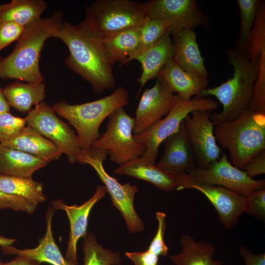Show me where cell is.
Returning a JSON list of instances; mask_svg holds the SVG:
<instances>
[{
    "mask_svg": "<svg viewBox=\"0 0 265 265\" xmlns=\"http://www.w3.org/2000/svg\"><path fill=\"white\" fill-rule=\"evenodd\" d=\"M68 48L65 63L69 69L81 76L92 86L95 94L113 89L114 63L102 39L84 19L77 25L63 22L55 35Z\"/></svg>",
    "mask_w": 265,
    "mask_h": 265,
    "instance_id": "6da1fadb",
    "label": "cell"
},
{
    "mask_svg": "<svg viewBox=\"0 0 265 265\" xmlns=\"http://www.w3.org/2000/svg\"><path fill=\"white\" fill-rule=\"evenodd\" d=\"M63 23V13L56 11L26 26L13 51L6 57H0V78L43 82L39 68L41 51L46 41L55 37Z\"/></svg>",
    "mask_w": 265,
    "mask_h": 265,
    "instance_id": "7a4b0ae2",
    "label": "cell"
},
{
    "mask_svg": "<svg viewBox=\"0 0 265 265\" xmlns=\"http://www.w3.org/2000/svg\"><path fill=\"white\" fill-rule=\"evenodd\" d=\"M227 54L234 67L233 77L217 86L205 89L197 95L202 97L213 96L222 104V111L210 116L215 126L234 121L250 109L260 68V58L251 60L245 51L229 49Z\"/></svg>",
    "mask_w": 265,
    "mask_h": 265,
    "instance_id": "3957f363",
    "label": "cell"
},
{
    "mask_svg": "<svg viewBox=\"0 0 265 265\" xmlns=\"http://www.w3.org/2000/svg\"><path fill=\"white\" fill-rule=\"evenodd\" d=\"M129 98L128 91L119 86L110 95L94 101L71 105L62 100L55 103L52 107L74 127L80 147L85 151L100 138L102 122L118 108L127 105Z\"/></svg>",
    "mask_w": 265,
    "mask_h": 265,
    "instance_id": "277c9868",
    "label": "cell"
},
{
    "mask_svg": "<svg viewBox=\"0 0 265 265\" xmlns=\"http://www.w3.org/2000/svg\"><path fill=\"white\" fill-rule=\"evenodd\" d=\"M214 133L229 151L232 164L241 170L252 157L265 150V112L249 109L234 121L216 125Z\"/></svg>",
    "mask_w": 265,
    "mask_h": 265,
    "instance_id": "5b68a950",
    "label": "cell"
},
{
    "mask_svg": "<svg viewBox=\"0 0 265 265\" xmlns=\"http://www.w3.org/2000/svg\"><path fill=\"white\" fill-rule=\"evenodd\" d=\"M86 18L102 40L140 27L148 19L145 2L132 0H98L85 7Z\"/></svg>",
    "mask_w": 265,
    "mask_h": 265,
    "instance_id": "8992f818",
    "label": "cell"
},
{
    "mask_svg": "<svg viewBox=\"0 0 265 265\" xmlns=\"http://www.w3.org/2000/svg\"><path fill=\"white\" fill-rule=\"evenodd\" d=\"M218 104L210 97L198 95L185 101L176 95L173 106L169 113L146 131L134 134L135 141L145 146L140 157L145 161L155 164L160 145L179 129L181 122L195 110L212 111L217 108Z\"/></svg>",
    "mask_w": 265,
    "mask_h": 265,
    "instance_id": "52a82bcc",
    "label": "cell"
},
{
    "mask_svg": "<svg viewBox=\"0 0 265 265\" xmlns=\"http://www.w3.org/2000/svg\"><path fill=\"white\" fill-rule=\"evenodd\" d=\"M179 183L177 190L199 184L222 186L244 196L265 187V180L249 177L243 170L231 164L225 154L207 168L196 167L179 173Z\"/></svg>",
    "mask_w": 265,
    "mask_h": 265,
    "instance_id": "ba28073f",
    "label": "cell"
},
{
    "mask_svg": "<svg viewBox=\"0 0 265 265\" xmlns=\"http://www.w3.org/2000/svg\"><path fill=\"white\" fill-rule=\"evenodd\" d=\"M107 155L105 150L91 147L83 150L80 163L89 164L95 170L110 195L112 204L123 216L129 231L132 233L141 232L144 230V224L133 204L138 187L130 183L122 184L106 172L103 162Z\"/></svg>",
    "mask_w": 265,
    "mask_h": 265,
    "instance_id": "9c48e42d",
    "label": "cell"
},
{
    "mask_svg": "<svg viewBox=\"0 0 265 265\" xmlns=\"http://www.w3.org/2000/svg\"><path fill=\"white\" fill-rule=\"evenodd\" d=\"M107 118L106 131L91 147L106 151L110 160L120 165L141 157L145 146L133 137L134 117L121 107Z\"/></svg>",
    "mask_w": 265,
    "mask_h": 265,
    "instance_id": "30bf717a",
    "label": "cell"
},
{
    "mask_svg": "<svg viewBox=\"0 0 265 265\" xmlns=\"http://www.w3.org/2000/svg\"><path fill=\"white\" fill-rule=\"evenodd\" d=\"M25 119L27 126L52 142L62 154H65L71 164L80 163L82 150L77 134L57 116L52 106L41 102L28 112Z\"/></svg>",
    "mask_w": 265,
    "mask_h": 265,
    "instance_id": "8fae6325",
    "label": "cell"
},
{
    "mask_svg": "<svg viewBox=\"0 0 265 265\" xmlns=\"http://www.w3.org/2000/svg\"><path fill=\"white\" fill-rule=\"evenodd\" d=\"M145 4L149 18L170 23L169 30L172 36L198 26L209 28V18L195 0H152Z\"/></svg>",
    "mask_w": 265,
    "mask_h": 265,
    "instance_id": "7c38bea8",
    "label": "cell"
},
{
    "mask_svg": "<svg viewBox=\"0 0 265 265\" xmlns=\"http://www.w3.org/2000/svg\"><path fill=\"white\" fill-rule=\"evenodd\" d=\"M184 120L185 129L196 160V167L208 168L220 157L221 149L216 142L214 125L209 111L195 110Z\"/></svg>",
    "mask_w": 265,
    "mask_h": 265,
    "instance_id": "4fadbf2b",
    "label": "cell"
},
{
    "mask_svg": "<svg viewBox=\"0 0 265 265\" xmlns=\"http://www.w3.org/2000/svg\"><path fill=\"white\" fill-rule=\"evenodd\" d=\"M156 78L154 85L145 89L141 96L134 117V134L146 131L161 119L174 104L176 95L161 76Z\"/></svg>",
    "mask_w": 265,
    "mask_h": 265,
    "instance_id": "5bb4252c",
    "label": "cell"
},
{
    "mask_svg": "<svg viewBox=\"0 0 265 265\" xmlns=\"http://www.w3.org/2000/svg\"><path fill=\"white\" fill-rule=\"evenodd\" d=\"M107 193L103 185L98 186L93 195L81 205L69 206L64 201L55 199L52 201L54 210L65 211L70 222V232L65 254L69 262L78 264L77 260V243L79 239L87 234L88 219L91 210L97 202L106 196Z\"/></svg>",
    "mask_w": 265,
    "mask_h": 265,
    "instance_id": "9a60e30c",
    "label": "cell"
},
{
    "mask_svg": "<svg viewBox=\"0 0 265 265\" xmlns=\"http://www.w3.org/2000/svg\"><path fill=\"white\" fill-rule=\"evenodd\" d=\"M188 188L203 193L214 207L219 220L227 229H233L244 212L245 196L228 188L215 186L192 185Z\"/></svg>",
    "mask_w": 265,
    "mask_h": 265,
    "instance_id": "2e32d148",
    "label": "cell"
},
{
    "mask_svg": "<svg viewBox=\"0 0 265 265\" xmlns=\"http://www.w3.org/2000/svg\"><path fill=\"white\" fill-rule=\"evenodd\" d=\"M162 158L157 166L172 173L186 172L196 167L194 154L183 120L178 131L165 141Z\"/></svg>",
    "mask_w": 265,
    "mask_h": 265,
    "instance_id": "e0dca14e",
    "label": "cell"
},
{
    "mask_svg": "<svg viewBox=\"0 0 265 265\" xmlns=\"http://www.w3.org/2000/svg\"><path fill=\"white\" fill-rule=\"evenodd\" d=\"M174 47L168 29L154 44L134 57L141 64L142 73L138 80L141 89L150 80L156 78L164 66L173 58Z\"/></svg>",
    "mask_w": 265,
    "mask_h": 265,
    "instance_id": "ac0fdd59",
    "label": "cell"
},
{
    "mask_svg": "<svg viewBox=\"0 0 265 265\" xmlns=\"http://www.w3.org/2000/svg\"><path fill=\"white\" fill-rule=\"evenodd\" d=\"M173 59L184 71L208 79V73L201 55L195 32L192 29L182 30L173 36Z\"/></svg>",
    "mask_w": 265,
    "mask_h": 265,
    "instance_id": "d6986e66",
    "label": "cell"
},
{
    "mask_svg": "<svg viewBox=\"0 0 265 265\" xmlns=\"http://www.w3.org/2000/svg\"><path fill=\"white\" fill-rule=\"evenodd\" d=\"M53 210L49 209L46 214V230L44 236L40 240L36 247L19 249L10 245L1 246L4 255L24 256L37 261L40 263L45 262L52 265H79L67 260L61 253L56 244L52 230V219Z\"/></svg>",
    "mask_w": 265,
    "mask_h": 265,
    "instance_id": "ffe728a7",
    "label": "cell"
},
{
    "mask_svg": "<svg viewBox=\"0 0 265 265\" xmlns=\"http://www.w3.org/2000/svg\"><path fill=\"white\" fill-rule=\"evenodd\" d=\"M113 172L148 182L165 191L177 190L179 186L178 173L168 172L140 157L120 165Z\"/></svg>",
    "mask_w": 265,
    "mask_h": 265,
    "instance_id": "44dd1931",
    "label": "cell"
},
{
    "mask_svg": "<svg viewBox=\"0 0 265 265\" xmlns=\"http://www.w3.org/2000/svg\"><path fill=\"white\" fill-rule=\"evenodd\" d=\"M0 144L30 154L47 163L58 159L62 154L52 142L27 125L15 137Z\"/></svg>",
    "mask_w": 265,
    "mask_h": 265,
    "instance_id": "7402d4cb",
    "label": "cell"
},
{
    "mask_svg": "<svg viewBox=\"0 0 265 265\" xmlns=\"http://www.w3.org/2000/svg\"><path fill=\"white\" fill-rule=\"evenodd\" d=\"M159 75L165 80L173 93H177L185 101L198 95L207 88L208 79H204L183 70L174 60H170L161 69Z\"/></svg>",
    "mask_w": 265,
    "mask_h": 265,
    "instance_id": "603a6c76",
    "label": "cell"
},
{
    "mask_svg": "<svg viewBox=\"0 0 265 265\" xmlns=\"http://www.w3.org/2000/svg\"><path fill=\"white\" fill-rule=\"evenodd\" d=\"M47 163L30 154L0 143V175L31 178L34 172Z\"/></svg>",
    "mask_w": 265,
    "mask_h": 265,
    "instance_id": "cb8c5ba5",
    "label": "cell"
},
{
    "mask_svg": "<svg viewBox=\"0 0 265 265\" xmlns=\"http://www.w3.org/2000/svg\"><path fill=\"white\" fill-rule=\"evenodd\" d=\"M180 241L182 251L169 257L176 265H224L221 261L213 259L215 252L213 244L196 241L192 236L186 234L181 237Z\"/></svg>",
    "mask_w": 265,
    "mask_h": 265,
    "instance_id": "d4e9b609",
    "label": "cell"
},
{
    "mask_svg": "<svg viewBox=\"0 0 265 265\" xmlns=\"http://www.w3.org/2000/svg\"><path fill=\"white\" fill-rule=\"evenodd\" d=\"M47 8L43 0H12L0 5V24L11 22L25 27L40 19Z\"/></svg>",
    "mask_w": 265,
    "mask_h": 265,
    "instance_id": "484cf974",
    "label": "cell"
},
{
    "mask_svg": "<svg viewBox=\"0 0 265 265\" xmlns=\"http://www.w3.org/2000/svg\"><path fill=\"white\" fill-rule=\"evenodd\" d=\"M45 87L43 82L24 83L16 81L6 85L3 91L10 106L24 113L32 106L43 102L46 96Z\"/></svg>",
    "mask_w": 265,
    "mask_h": 265,
    "instance_id": "4316f807",
    "label": "cell"
},
{
    "mask_svg": "<svg viewBox=\"0 0 265 265\" xmlns=\"http://www.w3.org/2000/svg\"><path fill=\"white\" fill-rule=\"evenodd\" d=\"M141 27L124 31L110 38L102 40L104 46L115 64H126L134 55L140 46Z\"/></svg>",
    "mask_w": 265,
    "mask_h": 265,
    "instance_id": "83f0119b",
    "label": "cell"
},
{
    "mask_svg": "<svg viewBox=\"0 0 265 265\" xmlns=\"http://www.w3.org/2000/svg\"><path fill=\"white\" fill-rule=\"evenodd\" d=\"M43 184L31 178L0 175V190L24 198L36 206L46 201Z\"/></svg>",
    "mask_w": 265,
    "mask_h": 265,
    "instance_id": "f1b7e54d",
    "label": "cell"
},
{
    "mask_svg": "<svg viewBox=\"0 0 265 265\" xmlns=\"http://www.w3.org/2000/svg\"><path fill=\"white\" fill-rule=\"evenodd\" d=\"M83 238V265H120L121 264L120 253L104 248L98 243L93 234L87 233Z\"/></svg>",
    "mask_w": 265,
    "mask_h": 265,
    "instance_id": "f546056e",
    "label": "cell"
},
{
    "mask_svg": "<svg viewBox=\"0 0 265 265\" xmlns=\"http://www.w3.org/2000/svg\"><path fill=\"white\" fill-rule=\"evenodd\" d=\"M261 0H237L240 17V26L238 39L234 49L245 51L247 42L254 24Z\"/></svg>",
    "mask_w": 265,
    "mask_h": 265,
    "instance_id": "4dcf8cb0",
    "label": "cell"
},
{
    "mask_svg": "<svg viewBox=\"0 0 265 265\" xmlns=\"http://www.w3.org/2000/svg\"><path fill=\"white\" fill-rule=\"evenodd\" d=\"M265 51V2L260 1L256 18L249 36L245 52L248 58H260Z\"/></svg>",
    "mask_w": 265,
    "mask_h": 265,
    "instance_id": "1f68e13d",
    "label": "cell"
},
{
    "mask_svg": "<svg viewBox=\"0 0 265 265\" xmlns=\"http://www.w3.org/2000/svg\"><path fill=\"white\" fill-rule=\"evenodd\" d=\"M170 22L167 21L148 19L141 26L140 46L137 53L128 59L126 63L156 42L169 29Z\"/></svg>",
    "mask_w": 265,
    "mask_h": 265,
    "instance_id": "d6a6232c",
    "label": "cell"
},
{
    "mask_svg": "<svg viewBox=\"0 0 265 265\" xmlns=\"http://www.w3.org/2000/svg\"><path fill=\"white\" fill-rule=\"evenodd\" d=\"M250 110L265 112V51L261 55L259 71L254 85Z\"/></svg>",
    "mask_w": 265,
    "mask_h": 265,
    "instance_id": "836d02e7",
    "label": "cell"
},
{
    "mask_svg": "<svg viewBox=\"0 0 265 265\" xmlns=\"http://www.w3.org/2000/svg\"><path fill=\"white\" fill-rule=\"evenodd\" d=\"M25 118L16 117L10 112L0 115V143L15 137L25 127Z\"/></svg>",
    "mask_w": 265,
    "mask_h": 265,
    "instance_id": "e575fe53",
    "label": "cell"
},
{
    "mask_svg": "<svg viewBox=\"0 0 265 265\" xmlns=\"http://www.w3.org/2000/svg\"><path fill=\"white\" fill-rule=\"evenodd\" d=\"M244 212L260 219H265V188L255 190L245 196Z\"/></svg>",
    "mask_w": 265,
    "mask_h": 265,
    "instance_id": "d590c367",
    "label": "cell"
},
{
    "mask_svg": "<svg viewBox=\"0 0 265 265\" xmlns=\"http://www.w3.org/2000/svg\"><path fill=\"white\" fill-rule=\"evenodd\" d=\"M156 217L158 221V229L148 249L159 256L165 257L167 255L169 249L164 240L166 229V214L163 212H158L156 213Z\"/></svg>",
    "mask_w": 265,
    "mask_h": 265,
    "instance_id": "8d00e7d4",
    "label": "cell"
},
{
    "mask_svg": "<svg viewBox=\"0 0 265 265\" xmlns=\"http://www.w3.org/2000/svg\"><path fill=\"white\" fill-rule=\"evenodd\" d=\"M36 208L37 206L31 204L23 197L9 194L0 190V208L1 209L8 208L16 212L31 213Z\"/></svg>",
    "mask_w": 265,
    "mask_h": 265,
    "instance_id": "74e56055",
    "label": "cell"
},
{
    "mask_svg": "<svg viewBox=\"0 0 265 265\" xmlns=\"http://www.w3.org/2000/svg\"><path fill=\"white\" fill-rule=\"evenodd\" d=\"M25 29L24 26L14 23L0 24V51L12 42L17 41Z\"/></svg>",
    "mask_w": 265,
    "mask_h": 265,
    "instance_id": "f35d334b",
    "label": "cell"
},
{
    "mask_svg": "<svg viewBox=\"0 0 265 265\" xmlns=\"http://www.w3.org/2000/svg\"><path fill=\"white\" fill-rule=\"evenodd\" d=\"M250 178L265 173V150L255 154L243 166L242 169Z\"/></svg>",
    "mask_w": 265,
    "mask_h": 265,
    "instance_id": "ab89813d",
    "label": "cell"
},
{
    "mask_svg": "<svg viewBox=\"0 0 265 265\" xmlns=\"http://www.w3.org/2000/svg\"><path fill=\"white\" fill-rule=\"evenodd\" d=\"M125 255L134 265H158L159 256L146 250L143 252H128Z\"/></svg>",
    "mask_w": 265,
    "mask_h": 265,
    "instance_id": "60d3db41",
    "label": "cell"
},
{
    "mask_svg": "<svg viewBox=\"0 0 265 265\" xmlns=\"http://www.w3.org/2000/svg\"><path fill=\"white\" fill-rule=\"evenodd\" d=\"M239 253L246 265H265V253L255 254L243 246L239 247Z\"/></svg>",
    "mask_w": 265,
    "mask_h": 265,
    "instance_id": "b9f144b4",
    "label": "cell"
},
{
    "mask_svg": "<svg viewBox=\"0 0 265 265\" xmlns=\"http://www.w3.org/2000/svg\"><path fill=\"white\" fill-rule=\"evenodd\" d=\"M37 261L24 256H17L15 258L7 263H3L1 265H40Z\"/></svg>",
    "mask_w": 265,
    "mask_h": 265,
    "instance_id": "7bdbcfd3",
    "label": "cell"
},
{
    "mask_svg": "<svg viewBox=\"0 0 265 265\" xmlns=\"http://www.w3.org/2000/svg\"><path fill=\"white\" fill-rule=\"evenodd\" d=\"M10 107L4 96L3 89L0 87V115L4 113L9 112Z\"/></svg>",
    "mask_w": 265,
    "mask_h": 265,
    "instance_id": "ee69618b",
    "label": "cell"
},
{
    "mask_svg": "<svg viewBox=\"0 0 265 265\" xmlns=\"http://www.w3.org/2000/svg\"><path fill=\"white\" fill-rule=\"evenodd\" d=\"M15 239L6 238L0 236V246L11 245L15 241Z\"/></svg>",
    "mask_w": 265,
    "mask_h": 265,
    "instance_id": "f6af8a7d",
    "label": "cell"
},
{
    "mask_svg": "<svg viewBox=\"0 0 265 265\" xmlns=\"http://www.w3.org/2000/svg\"><path fill=\"white\" fill-rule=\"evenodd\" d=\"M3 263L2 262V261H1V260L0 259V265H1V264H2Z\"/></svg>",
    "mask_w": 265,
    "mask_h": 265,
    "instance_id": "bcb514c9",
    "label": "cell"
}]
</instances>
